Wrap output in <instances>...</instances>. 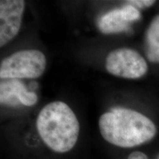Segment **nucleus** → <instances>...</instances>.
<instances>
[{
	"mask_svg": "<svg viewBox=\"0 0 159 159\" xmlns=\"http://www.w3.org/2000/svg\"><path fill=\"white\" fill-rule=\"evenodd\" d=\"M102 138L110 144L130 148L149 142L156 135L152 120L134 110L125 108H111L99 119Z\"/></svg>",
	"mask_w": 159,
	"mask_h": 159,
	"instance_id": "obj_1",
	"label": "nucleus"
},
{
	"mask_svg": "<svg viewBox=\"0 0 159 159\" xmlns=\"http://www.w3.org/2000/svg\"><path fill=\"white\" fill-rule=\"evenodd\" d=\"M36 127L45 144L59 153L70 151L78 139V119L70 107L61 101L49 102L41 109Z\"/></svg>",
	"mask_w": 159,
	"mask_h": 159,
	"instance_id": "obj_2",
	"label": "nucleus"
},
{
	"mask_svg": "<svg viewBox=\"0 0 159 159\" xmlns=\"http://www.w3.org/2000/svg\"><path fill=\"white\" fill-rule=\"evenodd\" d=\"M47 59L38 49L16 52L5 58L0 65L2 80L38 78L44 72Z\"/></svg>",
	"mask_w": 159,
	"mask_h": 159,
	"instance_id": "obj_3",
	"label": "nucleus"
},
{
	"mask_svg": "<svg viewBox=\"0 0 159 159\" xmlns=\"http://www.w3.org/2000/svg\"><path fill=\"white\" fill-rule=\"evenodd\" d=\"M105 68L110 74L127 79L140 78L146 74L148 66L144 57L132 49L111 51L105 60Z\"/></svg>",
	"mask_w": 159,
	"mask_h": 159,
	"instance_id": "obj_4",
	"label": "nucleus"
},
{
	"mask_svg": "<svg viewBox=\"0 0 159 159\" xmlns=\"http://www.w3.org/2000/svg\"><path fill=\"white\" fill-rule=\"evenodd\" d=\"M25 2L23 0L0 1V47L16 36L21 25Z\"/></svg>",
	"mask_w": 159,
	"mask_h": 159,
	"instance_id": "obj_5",
	"label": "nucleus"
},
{
	"mask_svg": "<svg viewBox=\"0 0 159 159\" xmlns=\"http://www.w3.org/2000/svg\"><path fill=\"white\" fill-rule=\"evenodd\" d=\"M141 13L134 5L128 4L121 8L114 9L99 18L97 26L104 34H112L130 30V23L138 21Z\"/></svg>",
	"mask_w": 159,
	"mask_h": 159,
	"instance_id": "obj_6",
	"label": "nucleus"
},
{
	"mask_svg": "<svg viewBox=\"0 0 159 159\" xmlns=\"http://www.w3.org/2000/svg\"><path fill=\"white\" fill-rule=\"evenodd\" d=\"M0 102L2 105L9 106L19 104L33 106L38 102V96L27 90L19 80H4L0 84Z\"/></svg>",
	"mask_w": 159,
	"mask_h": 159,
	"instance_id": "obj_7",
	"label": "nucleus"
},
{
	"mask_svg": "<svg viewBox=\"0 0 159 159\" xmlns=\"http://www.w3.org/2000/svg\"><path fill=\"white\" fill-rule=\"evenodd\" d=\"M145 48L149 61L159 63V15L152 20L146 32Z\"/></svg>",
	"mask_w": 159,
	"mask_h": 159,
	"instance_id": "obj_8",
	"label": "nucleus"
},
{
	"mask_svg": "<svg viewBox=\"0 0 159 159\" xmlns=\"http://www.w3.org/2000/svg\"><path fill=\"white\" fill-rule=\"evenodd\" d=\"M128 4L135 6H137L138 7L140 8H143V7H149L152 5H154V3L156 2V1H152V0H138V1H128Z\"/></svg>",
	"mask_w": 159,
	"mask_h": 159,
	"instance_id": "obj_9",
	"label": "nucleus"
},
{
	"mask_svg": "<svg viewBox=\"0 0 159 159\" xmlns=\"http://www.w3.org/2000/svg\"><path fill=\"white\" fill-rule=\"evenodd\" d=\"M128 159H148V158L144 152L140 151H135L129 155Z\"/></svg>",
	"mask_w": 159,
	"mask_h": 159,
	"instance_id": "obj_10",
	"label": "nucleus"
},
{
	"mask_svg": "<svg viewBox=\"0 0 159 159\" xmlns=\"http://www.w3.org/2000/svg\"><path fill=\"white\" fill-rule=\"evenodd\" d=\"M157 159H159V156H158V158H157Z\"/></svg>",
	"mask_w": 159,
	"mask_h": 159,
	"instance_id": "obj_11",
	"label": "nucleus"
}]
</instances>
